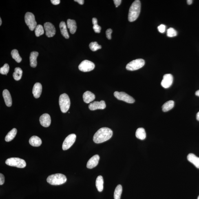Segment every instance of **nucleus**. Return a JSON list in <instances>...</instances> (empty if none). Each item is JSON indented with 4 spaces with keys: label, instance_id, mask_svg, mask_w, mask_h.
<instances>
[{
    "label": "nucleus",
    "instance_id": "a18cd8bd",
    "mask_svg": "<svg viewBox=\"0 0 199 199\" xmlns=\"http://www.w3.org/2000/svg\"><path fill=\"white\" fill-rule=\"evenodd\" d=\"M196 118L197 120L199 121V111L198 113H197Z\"/></svg>",
    "mask_w": 199,
    "mask_h": 199
},
{
    "label": "nucleus",
    "instance_id": "c756f323",
    "mask_svg": "<svg viewBox=\"0 0 199 199\" xmlns=\"http://www.w3.org/2000/svg\"><path fill=\"white\" fill-rule=\"evenodd\" d=\"M11 55L13 59L17 63H20L22 61V58L18 52V51L16 49L13 50L11 52Z\"/></svg>",
    "mask_w": 199,
    "mask_h": 199
},
{
    "label": "nucleus",
    "instance_id": "cd10ccee",
    "mask_svg": "<svg viewBox=\"0 0 199 199\" xmlns=\"http://www.w3.org/2000/svg\"><path fill=\"white\" fill-rule=\"evenodd\" d=\"M23 71L19 67H16L14 69V72L13 74V77L16 81H19L21 80L22 76Z\"/></svg>",
    "mask_w": 199,
    "mask_h": 199
},
{
    "label": "nucleus",
    "instance_id": "b1692460",
    "mask_svg": "<svg viewBox=\"0 0 199 199\" xmlns=\"http://www.w3.org/2000/svg\"><path fill=\"white\" fill-rule=\"evenodd\" d=\"M104 180L103 177L99 176L96 178V184L97 189L99 192L103 191V189Z\"/></svg>",
    "mask_w": 199,
    "mask_h": 199
},
{
    "label": "nucleus",
    "instance_id": "a211bd4d",
    "mask_svg": "<svg viewBox=\"0 0 199 199\" xmlns=\"http://www.w3.org/2000/svg\"><path fill=\"white\" fill-rule=\"evenodd\" d=\"M83 101L85 103H89L95 99V96L90 91H87L86 92L83 94Z\"/></svg>",
    "mask_w": 199,
    "mask_h": 199
},
{
    "label": "nucleus",
    "instance_id": "79ce46f5",
    "mask_svg": "<svg viewBox=\"0 0 199 199\" xmlns=\"http://www.w3.org/2000/svg\"><path fill=\"white\" fill-rule=\"evenodd\" d=\"M74 1L78 2L79 4L81 5H83L84 3V1H83V0H75Z\"/></svg>",
    "mask_w": 199,
    "mask_h": 199
},
{
    "label": "nucleus",
    "instance_id": "1a4fd4ad",
    "mask_svg": "<svg viewBox=\"0 0 199 199\" xmlns=\"http://www.w3.org/2000/svg\"><path fill=\"white\" fill-rule=\"evenodd\" d=\"M78 67L79 70L82 72H88L94 70L95 65L92 62L85 60L80 64Z\"/></svg>",
    "mask_w": 199,
    "mask_h": 199
},
{
    "label": "nucleus",
    "instance_id": "412c9836",
    "mask_svg": "<svg viewBox=\"0 0 199 199\" xmlns=\"http://www.w3.org/2000/svg\"><path fill=\"white\" fill-rule=\"evenodd\" d=\"M29 144L34 147H40L42 144V140L40 138L36 136L32 137L29 140Z\"/></svg>",
    "mask_w": 199,
    "mask_h": 199
},
{
    "label": "nucleus",
    "instance_id": "5701e85b",
    "mask_svg": "<svg viewBox=\"0 0 199 199\" xmlns=\"http://www.w3.org/2000/svg\"><path fill=\"white\" fill-rule=\"evenodd\" d=\"M59 28L62 35L66 39H68L69 36L68 33L67 32L66 24L64 21H61L60 23Z\"/></svg>",
    "mask_w": 199,
    "mask_h": 199
},
{
    "label": "nucleus",
    "instance_id": "0eeeda50",
    "mask_svg": "<svg viewBox=\"0 0 199 199\" xmlns=\"http://www.w3.org/2000/svg\"><path fill=\"white\" fill-rule=\"evenodd\" d=\"M25 21L27 25L31 31H33L37 26V23L35 20V18L32 13L27 12L25 15Z\"/></svg>",
    "mask_w": 199,
    "mask_h": 199
},
{
    "label": "nucleus",
    "instance_id": "7c9ffc66",
    "mask_svg": "<svg viewBox=\"0 0 199 199\" xmlns=\"http://www.w3.org/2000/svg\"><path fill=\"white\" fill-rule=\"evenodd\" d=\"M35 33L36 36L37 37L42 35L44 34V29L42 25H37L35 29Z\"/></svg>",
    "mask_w": 199,
    "mask_h": 199
},
{
    "label": "nucleus",
    "instance_id": "f704fd0d",
    "mask_svg": "<svg viewBox=\"0 0 199 199\" xmlns=\"http://www.w3.org/2000/svg\"><path fill=\"white\" fill-rule=\"evenodd\" d=\"M93 29L94 31L95 32L99 33L100 32L101 30V27L98 25H94Z\"/></svg>",
    "mask_w": 199,
    "mask_h": 199
},
{
    "label": "nucleus",
    "instance_id": "7ed1b4c3",
    "mask_svg": "<svg viewBox=\"0 0 199 199\" xmlns=\"http://www.w3.org/2000/svg\"><path fill=\"white\" fill-rule=\"evenodd\" d=\"M67 178L65 175L60 173L53 174L49 176L47 181L52 185H59L65 183Z\"/></svg>",
    "mask_w": 199,
    "mask_h": 199
},
{
    "label": "nucleus",
    "instance_id": "37998d69",
    "mask_svg": "<svg viewBox=\"0 0 199 199\" xmlns=\"http://www.w3.org/2000/svg\"><path fill=\"white\" fill-rule=\"evenodd\" d=\"M187 4L189 5H190L192 3L193 1L192 0H187Z\"/></svg>",
    "mask_w": 199,
    "mask_h": 199
},
{
    "label": "nucleus",
    "instance_id": "6ab92c4d",
    "mask_svg": "<svg viewBox=\"0 0 199 199\" xmlns=\"http://www.w3.org/2000/svg\"><path fill=\"white\" fill-rule=\"evenodd\" d=\"M187 160L193 164L197 168L199 169V158L193 153H189L187 157Z\"/></svg>",
    "mask_w": 199,
    "mask_h": 199
},
{
    "label": "nucleus",
    "instance_id": "39448f33",
    "mask_svg": "<svg viewBox=\"0 0 199 199\" xmlns=\"http://www.w3.org/2000/svg\"><path fill=\"white\" fill-rule=\"evenodd\" d=\"M7 165L11 166L23 168L26 166V163L24 160L17 158H12L7 159L5 162Z\"/></svg>",
    "mask_w": 199,
    "mask_h": 199
},
{
    "label": "nucleus",
    "instance_id": "c9c22d12",
    "mask_svg": "<svg viewBox=\"0 0 199 199\" xmlns=\"http://www.w3.org/2000/svg\"><path fill=\"white\" fill-rule=\"evenodd\" d=\"M113 31L112 29H107L106 31V35L108 39L111 40V34L112 33Z\"/></svg>",
    "mask_w": 199,
    "mask_h": 199
},
{
    "label": "nucleus",
    "instance_id": "6e6552de",
    "mask_svg": "<svg viewBox=\"0 0 199 199\" xmlns=\"http://www.w3.org/2000/svg\"><path fill=\"white\" fill-rule=\"evenodd\" d=\"M114 95L117 99L122 100L127 103H133L135 101V99L132 97L124 92H118L116 91L114 93Z\"/></svg>",
    "mask_w": 199,
    "mask_h": 199
},
{
    "label": "nucleus",
    "instance_id": "ddd939ff",
    "mask_svg": "<svg viewBox=\"0 0 199 199\" xmlns=\"http://www.w3.org/2000/svg\"><path fill=\"white\" fill-rule=\"evenodd\" d=\"M105 101L101 100L100 101H94L89 104V108L90 110L94 111L98 109H104L105 108Z\"/></svg>",
    "mask_w": 199,
    "mask_h": 199
},
{
    "label": "nucleus",
    "instance_id": "bb28decb",
    "mask_svg": "<svg viewBox=\"0 0 199 199\" xmlns=\"http://www.w3.org/2000/svg\"><path fill=\"white\" fill-rule=\"evenodd\" d=\"M174 103L173 100L168 101L162 106V110L164 112H167L170 110L174 107Z\"/></svg>",
    "mask_w": 199,
    "mask_h": 199
},
{
    "label": "nucleus",
    "instance_id": "72a5a7b5",
    "mask_svg": "<svg viewBox=\"0 0 199 199\" xmlns=\"http://www.w3.org/2000/svg\"><path fill=\"white\" fill-rule=\"evenodd\" d=\"M177 35V32L174 29L170 28L167 30V36L169 37H172Z\"/></svg>",
    "mask_w": 199,
    "mask_h": 199
},
{
    "label": "nucleus",
    "instance_id": "49530a36",
    "mask_svg": "<svg viewBox=\"0 0 199 199\" xmlns=\"http://www.w3.org/2000/svg\"><path fill=\"white\" fill-rule=\"evenodd\" d=\"M2 23V21L1 18H0V25H1Z\"/></svg>",
    "mask_w": 199,
    "mask_h": 199
},
{
    "label": "nucleus",
    "instance_id": "2eb2a0df",
    "mask_svg": "<svg viewBox=\"0 0 199 199\" xmlns=\"http://www.w3.org/2000/svg\"><path fill=\"white\" fill-rule=\"evenodd\" d=\"M100 159V157L98 155H94L89 160L87 164V168L92 169L98 165Z\"/></svg>",
    "mask_w": 199,
    "mask_h": 199
},
{
    "label": "nucleus",
    "instance_id": "ea45409f",
    "mask_svg": "<svg viewBox=\"0 0 199 199\" xmlns=\"http://www.w3.org/2000/svg\"><path fill=\"white\" fill-rule=\"evenodd\" d=\"M51 1L52 4L54 5H58L60 3L59 0H52Z\"/></svg>",
    "mask_w": 199,
    "mask_h": 199
},
{
    "label": "nucleus",
    "instance_id": "9b49d317",
    "mask_svg": "<svg viewBox=\"0 0 199 199\" xmlns=\"http://www.w3.org/2000/svg\"><path fill=\"white\" fill-rule=\"evenodd\" d=\"M173 81V78L172 75L165 74L164 75L161 82L162 86L165 89L168 88L172 85Z\"/></svg>",
    "mask_w": 199,
    "mask_h": 199
},
{
    "label": "nucleus",
    "instance_id": "de8ad7c7",
    "mask_svg": "<svg viewBox=\"0 0 199 199\" xmlns=\"http://www.w3.org/2000/svg\"><path fill=\"white\" fill-rule=\"evenodd\" d=\"M199 199V196H198V199Z\"/></svg>",
    "mask_w": 199,
    "mask_h": 199
},
{
    "label": "nucleus",
    "instance_id": "f03ea898",
    "mask_svg": "<svg viewBox=\"0 0 199 199\" xmlns=\"http://www.w3.org/2000/svg\"><path fill=\"white\" fill-rule=\"evenodd\" d=\"M141 9V3L139 0H136L131 5L129 9L128 19L130 22L136 21L140 15Z\"/></svg>",
    "mask_w": 199,
    "mask_h": 199
},
{
    "label": "nucleus",
    "instance_id": "423d86ee",
    "mask_svg": "<svg viewBox=\"0 0 199 199\" xmlns=\"http://www.w3.org/2000/svg\"><path fill=\"white\" fill-rule=\"evenodd\" d=\"M145 62L143 59H138L133 60L127 64L126 68L127 70L134 71L141 68L145 65Z\"/></svg>",
    "mask_w": 199,
    "mask_h": 199
},
{
    "label": "nucleus",
    "instance_id": "473e14b6",
    "mask_svg": "<svg viewBox=\"0 0 199 199\" xmlns=\"http://www.w3.org/2000/svg\"><path fill=\"white\" fill-rule=\"evenodd\" d=\"M10 71V66L8 63H5L3 66L0 69V73L2 75H6Z\"/></svg>",
    "mask_w": 199,
    "mask_h": 199
},
{
    "label": "nucleus",
    "instance_id": "dca6fc26",
    "mask_svg": "<svg viewBox=\"0 0 199 199\" xmlns=\"http://www.w3.org/2000/svg\"><path fill=\"white\" fill-rule=\"evenodd\" d=\"M42 91V86L41 83H36L35 84L33 87L32 93L34 97L38 98L40 96Z\"/></svg>",
    "mask_w": 199,
    "mask_h": 199
},
{
    "label": "nucleus",
    "instance_id": "f3484780",
    "mask_svg": "<svg viewBox=\"0 0 199 199\" xmlns=\"http://www.w3.org/2000/svg\"><path fill=\"white\" fill-rule=\"evenodd\" d=\"M2 94L6 105L9 107L11 106L12 101L10 92L7 89H5L3 91Z\"/></svg>",
    "mask_w": 199,
    "mask_h": 199
},
{
    "label": "nucleus",
    "instance_id": "393cba45",
    "mask_svg": "<svg viewBox=\"0 0 199 199\" xmlns=\"http://www.w3.org/2000/svg\"><path fill=\"white\" fill-rule=\"evenodd\" d=\"M136 136V137L139 139L143 140H145L146 137V133L145 129L142 128H140L137 129Z\"/></svg>",
    "mask_w": 199,
    "mask_h": 199
},
{
    "label": "nucleus",
    "instance_id": "f8f14e48",
    "mask_svg": "<svg viewBox=\"0 0 199 199\" xmlns=\"http://www.w3.org/2000/svg\"><path fill=\"white\" fill-rule=\"evenodd\" d=\"M44 28L46 32V35L48 37H53L55 34L56 30L53 25L50 22L44 23Z\"/></svg>",
    "mask_w": 199,
    "mask_h": 199
},
{
    "label": "nucleus",
    "instance_id": "9d476101",
    "mask_svg": "<svg viewBox=\"0 0 199 199\" xmlns=\"http://www.w3.org/2000/svg\"><path fill=\"white\" fill-rule=\"evenodd\" d=\"M76 137V135L75 134H71L67 137L63 144L62 147L63 150H67L72 147L75 141Z\"/></svg>",
    "mask_w": 199,
    "mask_h": 199
},
{
    "label": "nucleus",
    "instance_id": "4be33fe9",
    "mask_svg": "<svg viewBox=\"0 0 199 199\" xmlns=\"http://www.w3.org/2000/svg\"><path fill=\"white\" fill-rule=\"evenodd\" d=\"M67 27L71 34H74L76 32L77 29L76 24L75 21L74 20L69 19L67 21Z\"/></svg>",
    "mask_w": 199,
    "mask_h": 199
},
{
    "label": "nucleus",
    "instance_id": "a19ab883",
    "mask_svg": "<svg viewBox=\"0 0 199 199\" xmlns=\"http://www.w3.org/2000/svg\"><path fill=\"white\" fill-rule=\"evenodd\" d=\"M93 24L94 25H98V20L96 18H93L92 19Z\"/></svg>",
    "mask_w": 199,
    "mask_h": 199
},
{
    "label": "nucleus",
    "instance_id": "58836bf2",
    "mask_svg": "<svg viewBox=\"0 0 199 199\" xmlns=\"http://www.w3.org/2000/svg\"><path fill=\"white\" fill-rule=\"evenodd\" d=\"M121 0H114V2L116 8L121 4Z\"/></svg>",
    "mask_w": 199,
    "mask_h": 199
},
{
    "label": "nucleus",
    "instance_id": "4c0bfd02",
    "mask_svg": "<svg viewBox=\"0 0 199 199\" xmlns=\"http://www.w3.org/2000/svg\"><path fill=\"white\" fill-rule=\"evenodd\" d=\"M5 182V177L2 173L0 174V185H2Z\"/></svg>",
    "mask_w": 199,
    "mask_h": 199
},
{
    "label": "nucleus",
    "instance_id": "c85d7f7f",
    "mask_svg": "<svg viewBox=\"0 0 199 199\" xmlns=\"http://www.w3.org/2000/svg\"><path fill=\"white\" fill-rule=\"evenodd\" d=\"M123 191V188L121 185H118L115 189L114 193V199H120L121 193Z\"/></svg>",
    "mask_w": 199,
    "mask_h": 199
},
{
    "label": "nucleus",
    "instance_id": "e433bc0d",
    "mask_svg": "<svg viewBox=\"0 0 199 199\" xmlns=\"http://www.w3.org/2000/svg\"><path fill=\"white\" fill-rule=\"evenodd\" d=\"M158 30L160 33H163L166 30V26L164 25H161L158 27Z\"/></svg>",
    "mask_w": 199,
    "mask_h": 199
},
{
    "label": "nucleus",
    "instance_id": "aec40b11",
    "mask_svg": "<svg viewBox=\"0 0 199 199\" xmlns=\"http://www.w3.org/2000/svg\"><path fill=\"white\" fill-rule=\"evenodd\" d=\"M38 53L36 52H33L31 53L30 56V65L31 67H36L37 66V58Z\"/></svg>",
    "mask_w": 199,
    "mask_h": 199
},
{
    "label": "nucleus",
    "instance_id": "20e7f679",
    "mask_svg": "<svg viewBox=\"0 0 199 199\" xmlns=\"http://www.w3.org/2000/svg\"><path fill=\"white\" fill-rule=\"evenodd\" d=\"M59 105L62 112L66 113L70 107V100L67 94H63L60 95L59 98Z\"/></svg>",
    "mask_w": 199,
    "mask_h": 199
},
{
    "label": "nucleus",
    "instance_id": "a878e982",
    "mask_svg": "<svg viewBox=\"0 0 199 199\" xmlns=\"http://www.w3.org/2000/svg\"><path fill=\"white\" fill-rule=\"evenodd\" d=\"M17 133V130L16 128H14L11 130L8 134L5 137V140L6 142H10L11 141L15 138Z\"/></svg>",
    "mask_w": 199,
    "mask_h": 199
},
{
    "label": "nucleus",
    "instance_id": "f257e3e1",
    "mask_svg": "<svg viewBox=\"0 0 199 199\" xmlns=\"http://www.w3.org/2000/svg\"><path fill=\"white\" fill-rule=\"evenodd\" d=\"M113 132L110 129L103 127L97 131L93 138L95 143L100 144L110 139L113 136Z\"/></svg>",
    "mask_w": 199,
    "mask_h": 199
},
{
    "label": "nucleus",
    "instance_id": "4468645a",
    "mask_svg": "<svg viewBox=\"0 0 199 199\" xmlns=\"http://www.w3.org/2000/svg\"><path fill=\"white\" fill-rule=\"evenodd\" d=\"M40 122L43 127H48L50 126L51 123V117L48 114L45 113L40 117Z\"/></svg>",
    "mask_w": 199,
    "mask_h": 199
},
{
    "label": "nucleus",
    "instance_id": "c03bdc74",
    "mask_svg": "<svg viewBox=\"0 0 199 199\" xmlns=\"http://www.w3.org/2000/svg\"><path fill=\"white\" fill-rule=\"evenodd\" d=\"M195 95L199 97V90H197L195 92Z\"/></svg>",
    "mask_w": 199,
    "mask_h": 199
},
{
    "label": "nucleus",
    "instance_id": "2f4dec72",
    "mask_svg": "<svg viewBox=\"0 0 199 199\" xmlns=\"http://www.w3.org/2000/svg\"><path fill=\"white\" fill-rule=\"evenodd\" d=\"M89 47H90V50L93 52H95L99 49H101V46L98 44L96 42H92L90 44Z\"/></svg>",
    "mask_w": 199,
    "mask_h": 199
}]
</instances>
